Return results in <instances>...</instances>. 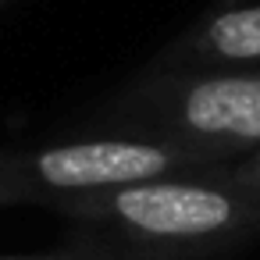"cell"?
I'll list each match as a JSON object with an SVG mask.
<instances>
[{"mask_svg":"<svg viewBox=\"0 0 260 260\" xmlns=\"http://www.w3.org/2000/svg\"><path fill=\"white\" fill-rule=\"evenodd\" d=\"M54 210L96 228L132 253L178 260L239 246L260 232V196L210 175H164L100 192H79Z\"/></svg>","mask_w":260,"mask_h":260,"instance_id":"1","label":"cell"},{"mask_svg":"<svg viewBox=\"0 0 260 260\" xmlns=\"http://www.w3.org/2000/svg\"><path fill=\"white\" fill-rule=\"evenodd\" d=\"M125 132L182 146L217 168L260 150V72H214L143 86L118 111Z\"/></svg>","mask_w":260,"mask_h":260,"instance_id":"2","label":"cell"},{"mask_svg":"<svg viewBox=\"0 0 260 260\" xmlns=\"http://www.w3.org/2000/svg\"><path fill=\"white\" fill-rule=\"evenodd\" d=\"M214 160L139 136H96L36 150H0V207L47 203L164 175H210Z\"/></svg>","mask_w":260,"mask_h":260,"instance_id":"3","label":"cell"},{"mask_svg":"<svg viewBox=\"0 0 260 260\" xmlns=\"http://www.w3.org/2000/svg\"><path fill=\"white\" fill-rule=\"evenodd\" d=\"M178 50L189 61H221V64L260 61V4L210 15Z\"/></svg>","mask_w":260,"mask_h":260,"instance_id":"4","label":"cell"},{"mask_svg":"<svg viewBox=\"0 0 260 260\" xmlns=\"http://www.w3.org/2000/svg\"><path fill=\"white\" fill-rule=\"evenodd\" d=\"M217 178L242 189V192H249V196H260V150L246 153L242 160H232V164L217 168Z\"/></svg>","mask_w":260,"mask_h":260,"instance_id":"5","label":"cell"},{"mask_svg":"<svg viewBox=\"0 0 260 260\" xmlns=\"http://www.w3.org/2000/svg\"><path fill=\"white\" fill-rule=\"evenodd\" d=\"M4 260H72V256H4Z\"/></svg>","mask_w":260,"mask_h":260,"instance_id":"6","label":"cell"},{"mask_svg":"<svg viewBox=\"0 0 260 260\" xmlns=\"http://www.w3.org/2000/svg\"><path fill=\"white\" fill-rule=\"evenodd\" d=\"M0 4H4V0H0Z\"/></svg>","mask_w":260,"mask_h":260,"instance_id":"7","label":"cell"},{"mask_svg":"<svg viewBox=\"0 0 260 260\" xmlns=\"http://www.w3.org/2000/svg\"><path fill=\"white\" fill-rule=\"evenodd\" d=\"M0 260H4V256H0Z\"/></svg>","mask_w":260,"mask_h":260,"instance_id":"8","label":"cell"}]
</instances>
